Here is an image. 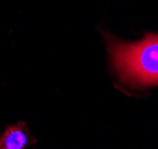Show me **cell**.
<instances>
[{
    "label": "cell",
    "instance_id": "obj_1",
    "mask_svg": "<svg viewBox=\"0 0 158 149\" xmlns=\"http://www.w3.org/2000/svg\"><path fill=\"white\" fill-rule=\"evenodd\" d=\"M107 37L112 66L123 83L133 88L158 85V34L148 33L136 43Z\"/></svg>",
    "mask_w": 158,
    "mask_h": 149
},
{
    "label": "cell",
    "instance_id": "obj_2",
    "mask_svg": "<svg viewBox=\"0 0 158 149\" xmlns=\"http://www.w3.org/2000/svg\"><path fill=\"white\" fill-rule=\"evenodd\" d=\"M35 143L25 122L8 125L0 137V149H25Z\"/></svg>",
    "mask_w": 158,
    "mask_h": 149
}]
</instances>
